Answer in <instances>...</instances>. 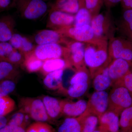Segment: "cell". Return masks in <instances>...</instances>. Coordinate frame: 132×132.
<instances>
[{"label": "cell", "instance_id": "obj_1", "mask_svg": "<svg viewBox=\"0 0 132 132\" xmlns=\"http://www.w3.org/2000/svg\"><path fill=\"white\" fill-rule=\"evenodd\" d=\"M108 41L97 39L85 43V62L91 78L99 71L108 67L112 61L109 57Z\"/></svg>", "mask_w": 132, "mask_h": 132}, {"label": "cell", "instance_id": "obj_2", "mask_svg": "<svg viewBox=\"0 0 132 132\" xmlns=\"http://www.w3.org/2000/svg\"><path fill=\"white\" fill-rule=\"evenodd\" d=\"M90 26L95 37L98 39L109 41L115 36L116 25L110 9L94 16L92 19Z\"/></svg>", "mask_w": 132, "mask_h": 132}, {"label": "cell", "instance_id": "obj_3", "mask_svg": "<svg viewBox=\"0 0 132 132\" xmlns=\"http://www.w3.org/2000/svg\"><path fill=\"white\" fill-rule=\"evenodd\" d=\"M15 7L22 18L30 20L40 19L50 9L44 0H15Z\"/></svg>", "mask_w": 132, "mask_h": 132}, {"label": "cell", "instance_id": "obj_4", "mask_svg": "<svg viewBox=\"0 0 132 132\" xmlns=\"http://www.w3.org/2000/svg\"><path fill=\"white\" fill-rule=\"evenodd\" d=\"M113 86L109 93L107 111H112L120 116L125 109L132 106V98L125 87L117 85Z\"/></svg>", "mask_w": 132, "mask_h": 132}, {"label": "cell", "instance_id": "obj_5", "mask_svg": "<svg viewBox=\"0 0 132 132\" xmlns=\"http://www.w3.org/2000/svg\"><path fill=\"white\" fill-rule=\"evenodd\" d=\"M65 46L63 58L75 71L87 67L85 62V43L70 39Z\"/></svg>", "mask_w": 132, "mask_h": 132}, {"label": "cell", "instance_id": "obj_6", "mask_svg": "<svg viewBox=\"0 0 132 132\" xmlns=\"http://www.w3.org/2000/svg\"><path fill=\"white\" fill-rule=\"evenodd\" d=\"M91 77L87 67L75 71L64 93L73 98L82 97L87 92Z\"/></svg>", "mask_w": 132, "mask_h": 132}, {"label": "cell", "instance_id": "obj_7", "mask_svg": "<svg viewBox=\"0 0 132 132\" xmlns=\"http://www.w3.org/2000/svg\"><path fill=\"white\" fill-rule=\"evenodd\" d=\"M20 111L28 114L34 120L45 122L52 120L48 115L41 99L24 97L19 103Z\"/></svg>", "mask_w": 132, "mask_h": 132}, {"label": "cell", "instance_id": "obj_8", "mask_svg": "<svg viewBox=\"0 0 132 132\" xmlns=\"http://www.w3.org/2000/svg\"><path fill=\"white\" fill-rule=\"evenodd\" d=\"M109 55L111 61L121 59L132 64V42L121 37H114L108 41Z\"/></svg>", "mask_w": 132, "mask_h": 132}, {"label": "cell", "instance_id": "obj_9", "mask_svg": "<svg viewBox=\"0 0 132 132\" xmlns=\"http://www.w3.org/2000/svg\"><path fill=\"white\" fill-rule=\"evenodd\" d=\"M58 31L66 38L84 43L92 42L98 39L95 37L90 25L80 27L72 25Z\"/></svg>", "mask_w": 132, "mask_h": 132}, {"label": "cell", "instance_id": "obj_10", "mask_svg": "<svg viewBox=\"0 0 132 132\" xmlns=\"http://www.w3.org/2000/svg\"><path fill=\"white\" fill-rule=\"evenodd\" d=\"M109 93L105 91H95L87 102L86 111L95 114L99 118L107 111Z\"/></svg>", "mask_w": 132, "mask_h": 132}, {"label": "cell", "instance_id": "obj_11", "mask_svg": "<svg viewBox=\"0 0 132 132\" xmlns=\"http://www.w3.org/2000/svg\"><path fill=\"white\" fill-rule=\"evenodd\" d=\"M75 15L56 10H49L46 22L49 29L59 30L73 25Z\"/></svg>", "mask_w": 132, "mask_h": 132}, {"label": "cell", "instance_id": "obj_12", "mask_svg": "<svg viewBox=\"0 0 132 132\" xmlns=\"http://www.w3.org/2000/svg\"><path fill=\"white\" fill-rule=\"evenodd\" d=\"M65 46L57 43L36 45L33 53L44 61L51 59L63 58Z\"/></svg>", "mask_w": 132, "mask_h": 132}, {"label": "cell", "instance_id": "obj_13", "mask_svg": "<svg viewBox=\"0 0 132 132\" xmlns=\"http://www.w3.org/2000/svg\"><path fill=\"white\" fill-rule=\"evenodd\" d=\"M70 39L64 36L58 30L51 29L40 30L34 37L36 45L57 43L65 46Z\"/></svg>", "mask_w": 132, "mask_h": 132}, {"label": "cell", "instance_id": "obj_14", "mask_svg": "<svg viewBox=\"0 0 132 132\" xmlns=\"http://www.w3.org/2000/svg\"><path fill=\"white\" fill-rule=\"evenodd\" d=\"M132 64L121 59L112 60L108 68L109 74L111 78L113 85L121 79L130 71Z\"/></svg>", "mask_w": 132, "mask_h": 132}, {"label": "cell", "instance_id": "obj_15", "mask_svg": "<svg viewBox=\"0 0 132 132\" xmlns=\"http://www.w3.org/2000/svg\"><path fill=\"white\" fill-rule=\"evenodd\" d=\"M60 104L62 115L76 118L86 111L87 102L84 100H80L75 102L64 100H60Z\"/></svg>", "mask_w": 132, "mask_h": 132}, {"label": "cell", "instance_id": "obj_16", "mask_svg": "<svg viewBox=\"0 0 132 132\" xmlns=\"http://www.w3.org/2000/svg\"><path fill=\"white\" fill-rule=\"evenodd\" d=\"M119 116L112 111H107L99 118L98 129L102 132H119Z\"/></svg>", "mask_w": 132, "mask_h": 132}, {"label": "cell", "instance_id": "obj_17", "mask_svg": "<svg viewBox=\"0 0 132 132\" xmlns=\"http://www.w3.org/2000/svg\"><path fill=\"white\" fill-rule=\"evenodd\" d=\"M116 25V31L121 36L132 42V9L124 10L122 16Z\"/></svg>", "mask_w": 132, "mask_h": 132}, {"label": "cell", "instance_id": "obj_18", "mask_svg": "<svg viewBox=\"0 0 132 132\" xmlns=\"http://www.w3.org/2000/svg\"><path fill=\"white\" fill-rule=\"evenodd\" d=\"M16 22L14 16L10 14L0 17V42H9L13 35Z\"/></svg>", "mask_w": 132, "mask_h": 132}, {"label": "cell", "instance_id": "obj_19", "mask_svg": "<svg viewBox=\"0 0 132 132\" xmlns=\"http://www.w3.org/2000/svg\"><path fill=\"white\" fill-rule=\"evenodd\" d=\"M82 5V0H54L49 10H56L75 15Z\"/></svg>", "mask_w": 132, "mask_h": 132}, {"label": "cell", "instance_id": "obj_20", "mask_svg": "<svg viewBox=\"0 0 132 132\" xmlns=\"http://www.w3.org/2000/svg\"><path fill=\"white\" fill-rule=\"evenodd\" d=\"M9 42L14 49L19 50L24 55L32 52L36 46L28 38L17 33L13 35Z\"/></svg>", "mask_w": 132, "mask_h": 132}, {"label": "cell", "instance_id": "obj_21", "mask_svg": "<svg viewBox=\"0 0 132 132\" xmlns=\"http://www.w3.org/2000/svg\"><path fill=\"white\" fill-rule=\"evenodd\" d=\"M108 67L97 72L92 78L93 87L95 91H105L112 85V81L109 74Z\"/></svg>", "mask_w": 132, "mask_h": 132}, {"label": "cell", "instance_id": "obj_22", "mask_svg": "<svg viewBox=\"0 0 132 132\" xmlns=\"http://www.w3.org/2000/svg\"><path fill=\"white\" fill-rule=\"evenodd\" d=\"M64 69L50 73L45 75L43 82L47 88L52 90H58L61 92L62 89Z\"/></svg>", "mask_w": 132, "mask_h": 132}, {"label": "cell", "instance_id": "obj_23", "mask_svg": "<svg viewBox=\"0 0 132 132\" xmlns=\"http://www.w3.org/2000/svg\"><path fill=\"white\" fill-rule=\"evenodd\" d=\"M41 100L48 115L51 120L57 119L62 115L60 100L47 95L43 96Z\"/></svg>", "mask_w": 132, "mask_h": 132}, {"label": "cell", "instance_id": "obj_24", "mask_svg": "<svg viewBox=\"0 0 132 132\" xmlns=\"http://www.w3.org/2000/svg\"><path fill=\"white\" fill-rule=\"evenodd\" d=\"M80 123L81 132H93L99 123V117L94 114L85 111L77 118Z\"/></svg>", "mask_w": 132, "mask_h": 132}, {"label": "cell", "instance_id": "obj_25", "mask_svg": "<svg viewBox=\"0 0 132 132\" xmlns=\"http://www.w3.org/2000/svg\"><path fill=\"white\" fill-rule=\"evenodd\" d=\"M68 68V64L63 58L53 59L44 61L40 72L45 76L50 73Z\"/></svg>", "mask_w": 132, "mask_h": 132}, {"label": "cell", "instance_id": "obj_26", "mask_svg": "<svg viewBox=\"0 0 132 132\" xmlns=\"http://www.w3.org/2000/svg\"><path fill=\"white\" fill-rule=\"evenodd\" d=\"M19 68L6 61H0V81L13 80L20 75Z\"/></svg>", "mask_w": 132, "mask_h": 132}, {"label": "cell", "instance_id": "obj_27", "mask_svg": "<svg viewBox=\"0 0 132 132\" xmlns=\"http://www.w3.org/2000/svg\"><path fill=\"white\" fill-rule=\"evenodd\" d=\"M25 59L22 67L29 73L40 71L44 61L38 59L33 52L24 55Z\"/></svg>", "mask_w": 132, "mask_h": 132}, {"label": "cell", "instance_id": "obj_28", "mask_svg": "<svg viewBox=\"0 0 132 132\" xmlns=\"http://www.w3.org/2000/svg\"><path fill=\"white\" fill-rule=\"evenodd\" d=\"M58 132H81V127L78 118H66L59 126Z\"/></svg>", "mask_w": 132, "mask_h": 132}, {"label": "cell", "instance_id": "obj_29", "mask_svg": "<svg viewBox=\"0 0 132 132\" xmlns=\"http://www.w3.org/2000/svg\"><path fill=\"white\" fill-rule=\"evenodd\" d=\"M92 19L90 12L85 6H82L75 15L74 22L73 25L76 27L90 25Z\"/></svg>", "mask_w": 132, "mask_h": 132}, {"label": "cell", "instance_id": "obj_30", "mask_svg": "<svg viewBox=\"0 0 132 132\" xmlns=\"http://www.w3.org/2000/svg\"><path fill=\"white\" fill-rule=\"evenodd\" d=\"M120 116V127L122 131L132 132V106L125 109Z\"/></svg>", "mask_w": 132, "mask_h": 132}, {"label": "cell", "instance_id": "obj_31", "mask_svg": "<svg viewBox=\"0 0 132 132\" xmlns=\"http://www.w3.org/2000/svg\"><path fill=\"white\" fill-rule=\"evenodd\" d=\"M15 102L9 96L0 97V116H5L14 110Z\"/></svg>", "mask_w": 132, "mask_h": 132}, {"label": "cell", "instance_id": "obj_32", "mask_svg": "<svg viewBox=\"0 0 132 132\" xmlns=\"http://www.w3.org/2000/svg\"><path fill=\"white\" fill-rule=\"evenodd\" d=\"M85 7L90 12L92 18L100 13L104 5L103 0H82Z\"/></svg>", "mask_w": 132, "mask_h": 132}, {"label": "cell", "instance_id": "obj_33", "mask_svg": "<svg viewBox=\"0 0 132 132\" xmlns=\"http://www.w3.org/2000/svg\"><path fill=\"white\" fill-rule=\"evenodd\" d=\"M25 59L24 54L14 49L6 59L5 61L8 62L17 67H22Z\"/></svg>", "mask_w": 132, "mask_h": 132}, {"label": "cell", "instance_id": "obj_34", "mask_svg": "<svg viewBox=\"0 0 132 132\" xmlns=\"http://www.w3.org/2000/svg\"><path fill=\"white\" fill-rule=\"evenodd\" d=\"M16 84L14 80H6L0 81V97L8 96L14 91Z\"/></svg>", "mask_w": 132, "mask_h": 132}, {"label": "cell", "instance_id": "obj_35", "mask_svg": "<svg viewBox=\"0 0 132 132\" xmlns=\"http://www.w3.org/2000/svg\"><path fill=\"white\" fill-rule=\"evenodd\" d=\"M14 49L9 42H0V61H5Z\"/></svg>", "mask_w": 132, "mask_h": 132}, {"label": "cell", "instance_id": "obj_36", "mask_svg": "<svg viewBox=\"0 0 132 132\" xmlns=\"http://www.w3.org/2000/svg\"><path fill=\"white\" fill-rule=\"evenodd\" d=\"M123 86L127 89L132 98V72L130 71L125 76L121 79L120 80L113 85Z\"/></svg>", "mask_w": 132, "mask_h": 132}, {"label": "cell", "instance_id": "obj_37", "mask_svg": "<svg viewBox=\"0 0 132 132\" xmlns=\"http://www.w3.org/2000/svg\"><path fill=\"white\" fill-rule=\"evenodd\" d=\"M24 114L25 113L21 111L15 113L12 116L9 124L18 126L25 125L26 119Z\"/></svg>", "mask_w": 132, "mask_h": 132}, {"label": "cell", "instance_id": "obj_38", "mask_svg": "<svg viewBox=\"0 0 132 132\" xmlns=\"http://www.w3.org/2000/svg\"><path fill=\"white\" fill-rule=\"evenodd\" d=\"M15 0H0V13L15 7Z\"/></svg>", "mask_w": 132, "mask_h": 132}, {"label": "cell", "instance_id": "obj_39", "mask_svg": "<svg viewBox=\"0 0 132 132\" xmlns=\"http://www.w3.org/2000/svg\"><path fill=\"white\" fill-rule=\"evenodd\" d=\"M37 130L38 132H54L51 126L42 122L37 123Z\"/></svg>", "mask_w": 132, "mask_h": 132}, {"label": "cell", "instance_id": "obj_40", "mask_svg": "<svg viewBox=\"0 0 132 132\" xmlns=\"http://www.w3.org/2000/svg\"><path fill=\"white\" fill-rule=\"evenodd\" d=\"M104 5L108 9L113 7L121 1V0H103Z\"/></svg>", "mask_w": 132, "mask_h": 132}, {"label": "cell", "instance_id": "obj_41", "mask_svg": "<svg viewBox=\"0 0 132 132\" xmlns=\"http://www.w3.org/2000/svg\"><path fill=\"white\" fill-rule=\"evenodd\" d=\"M13 132H26L25 131V125L18 126L16 125L8 124Z\"/></svg>", "mask_w": 132, "mask_h": 132}, {"label": "cell", "instance_id": "obj_42", "mask_svg": "<svg viewBox=\"0 0 132 132\" xmlns=\"http://www.w3.org/2000/svg\"><path fill=\"white\" fill-rule=\"evenodd\" d=\"M120 3L123 9H132V0H121Z\"/></svg>", "mask_w": 132, "mask_h": 132}, {"label": "cell", "instance_id": "obj_43", "mask_svg": "<svg viewBox=\"0 0 132 132\" xmlns=\"http://www.w3.org/2000/svg\"><path fill=\"white\" fill-rule=\"evenodd\" d=\"M26 132H38L37 123H34L31 125Z\"/></svg>", "mask_w": 132, "mask_h": 132}, {"label": "cell", "instance_id": "obj_44", "mask_svg": "<svg viewBox=\"0 0 132 132\" xmlns=\"http://www.w3.org/2000/svg\"><path fill=\"white\" fill-rule=\"evenodd\" d=\"M7 123V119L5 116H0V129L4 127Z\"/></svg>", "mask_w": 132, "mask_h": 132}, {"label": "cell", "instance_id": "obj_45", "mask_svg": "<svg viewBox=\"0 0 132 132\" xmlns=\"http://www.w3.org/2000/svg\"><path fill=\"white\" fill-rule=\"evenodd\" d=\"M0 132H13L9 125H7L5 126L0 129Z\"/></svg>", "mask_w": 132, "mask_h": 132}, {"label": "cell", "instance_id": "obj_46", "mask_svg": "<svg viewBox=\"0 0 132 132\" xmlns=\"http://www.w3.org/2000/svg\"><path fill=\"white\" fill-rule=\"evenodd\" d=\"M93 132H102V131H101L100 130H99V129H97V130H95Z\"/></svg>", "mask_w": 132, "mask_h": 132}, {"label": "cell", "instance_id": "obj_47", "mask_svg": "<svg viewBox=\"0 0 132 132\" xmlns=\"http://www.w3.org/2000/svg\"><path fill=\"white\" fill-rule=\"evenodd\" d=\"M118 132H127L124 131H121Z\"/></svg>", "mask_w": 132, "mask_h": 132}, {"label": "cell", "instance_id": "obj_48", "mask_svg": "<svg viewBox=\"0 0 132 132\" xmlns=\"http://www.w3.org/2000/svg\"><path fill=\"white\" fill-rule=\"evenodd\" d=\"M131 67H132V65H131Z\"/></svg>", "mask_w": 132, "mask_h": 132}, {"label": "cell", "instance_id": "obj_49", "mask_svg": "<svg viewBox=\"0 0 132 132\" xmlns=\"http://www.w3.org/2000/svg\"><path fill=\"white\" fill-rule=\"evenodd\" d=\"M44 1H46V0H44Z\"/></svg>", "mask_w": 132, "mask_h": 132}]
</instances>
